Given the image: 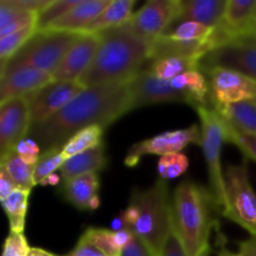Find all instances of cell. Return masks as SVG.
<instances>
[{"instance_id":"cell-1","label":"cell","mask_w":256,"mask_h":256,"mask_svg":"<svg viewBox=\"0 0 256 256\" xmlns=\"http://www.w3.org/2000/svg\"><path fill=\"white\" fill-rule=\"evenodd\" d=\"M132 112L129 82L85 88L54 116L32 124L29 136L46 152L62 148L72 135L92 125L104 129Z\"/></svg>"},{"instance_id":"cell-2","label":"cell","mask_w":256,"mask_h":256,"mask_svg":"<svg viewBox=\"0 0 256 256\" xmlns=\"http://www.w3.org/2000/svg\"><path fill=\"white\" fill-rule=\"evenodd\" d=\"M99 35L100 44L94 60L79 79L84 88L129 82L149 62L152 40L138 34L130 22Z\"/></svg>"},{"instance_id":"cell-3","label":"cell","mask_w":256,"mask_h":256,"mask_svg":"<svg viewBox=\"0 0 256 256\" xmlns=\"http://www.w3.org/2000/svg\"><path fill=\"white\" fill-rule=\"evenodd\" d=\"M214 210L218 206L210 190L192 180H184L175 189L172 225L188 256L210 252L209 240L215 226Z\"/></svg>"},{"instance_id":"cell-4","label":"cell","mask_w":256,"mask_h":256,"mask_svg":"<svg viewBox=\"0 0 256 256\" xmlns=\"http://www.w3.org/2000/svg\"><path fill=\"white\" fill-rule=\"evenodd\" d=\"M122 219L125 228L144 240L160 256L172 228V202H170L168 182L159 178L148 189L132 190Z\"/></svg>"},{"instance_id":"cell-5","label":"cell","mask_w":256,"mask_h":256,"mask_svg":"<svg viewBox=\"0 0 256 256\" xmlns=\"http://www.w3.org/2000/svg\"><path fill=\"white\" fill-rule=\"evenodd\" d=\"M82 34L58 30H36L32 39L0 69V75L22 68L54 74L68 50Z\"/></svg>"},{"instance_id":"cell-6","label":"cell","mask_w":256,"mask_h":256,"mask_svg":"<svg viewBox=\"0 0 256 256\" xmlns=\"http://www.w3.org/2000/svg\"><path fill=\"white\" fill-rule=\"evenodd\" d=\"M195 110L200 119L202 148L209 174V190L218 210L224 216L228 212L225 172L222 168V148L226 142L224 120L212 105H202Z\"/></svg>"},{"instance_id":"cell-7","label":"cell","mask_w":256,"mask_h":256,"mask_svg":"<svg viewBox=\"0 0 256 256\" xmlns=\"http://www.w3.org/2000/svg\"><path fill=\"white\" fill-rule=\"evenodd\" d=\"M225 186L228 196V220L256 235V192L249 179L246 162L230 165L225 170Z\"/></svg>"},{"instance_id":"cell-8","label":"cell","mask_w":256,"mask_h":256,"mask_svg":"<svg viewBox=\"0 0 256 256\" xmlns=\"http://www.w3.org/2000/svg\"><path fill=\"white\" fill-rule=\"evenodd\" d=\"M228 69L256 82V39L250 34L229 40L210 50L200 60L202 72L210 69Z\"/></svg>"},{"instance_id":"cell-9","label":"cell","mask_w":256,"mask_h":256,"mask_svg":"<svg viewBox=\"0 0 256 256\" xmlns=\"http://www.w3.org/2000/svg\"><path fill=\"white\" fill-rule=\"evenodd\" d=\"M189 145H200L202 146V130L198 124L185 129L172 130L158 134L149 139L135 142L129 148L124 162L126 166L132 168L139 164L142 158L146 155H164L180 152Z\"/></svg>"},{"instance_id":"cell-10","label":"cell","mask_w":256,"mask_h":256,"mask_svg":"<svg viewBox=\"0 0 256 256\" xmlns=\"http://www.w3.org/2000/svg\"><path fill=\"white\" fill-rule=\"evenodd\" d=\"M132 109L150 106L164 102H185L196 109V100L182 90L176 89L172 82L162 80L152 75L148 69L140 72L129 82Z\"/></svg>"},{"instance_id":"cell-11","label":"cell","mask_w":256,"mask_h":256,"mask_svg":"<svg viewBox=\"0 0 256 256\" xmlns=\"http://www.w3.org/2000/svg\"><path fill=\"white\" fill-rule=\"evenodd\" d=\"M210 88V105H226L245 100H256V82L228 69L204 72Z\"/></svg>"},{"instance_id":"cell-12","label":"cell","mask_w":256,"mask_h":256,"mask_svg":"<svg viewBox=\"0 0 256 256\" xmlns=\"http://www.w3.org/2000/svg\"><path fill=\"white\" fill-rule=\"evenodd\" d=\"M32 120L26 96L0 104V156L15 150L30 134Z\"/></svg>"},{"instance_id":"cell-13","label":"cell","mask_w":256,"mask_h":256,"mask_svg":"<svg viewBox=\"0 0 256 256\" xmlns=\"http://www.w3.org/2000/svg\"><path fill=\"white\" fill-rule=\"evenodd\" d=\"M84 89L79 82H52L28 95L32 124L42 122L54 116Z\"/></svg>"},{"instance_id":"cell-14","label":"cell","mask_w":256,"mask_h":256,"mask_svg":"<svg viewBox=\"0 0 256 256\" xmlns=\"http://www.w3.org/2000/svg\"><path fill=\"white\" fill-rule=\"evenodd\" d=\"M180 10V0H149L130 19L132 29L142 38L154 40L174 25Z\"/></svg>"},{"instance_id":"cell-15","label":"cell","mask_w":256,"mask_h":256,"mask_svg":"<svg viewBox=\"0 0 256 256\" xmlns=\"http://www.w3.org/2000/svg\"><path fill=\"white\" fill-rule=\"evenodd\" d=\"M99 44V34L80 35L52 74L54 82H79L92 65Z\"/></svg>"},{"instance_id":"cell-16","label":"cell","mask_w":256,"mask_h":256,"mask_svg":"<svg viewBox=\"0 0 256 256\" xmlns=\"http://www.w3.org/2000/svg\"><path fill=\"white\" fill-rule=\"evenodd\" d=\"M54 82L52 74L22 68L0 75V104L15 98L28 96Z\"/></svg>"},{"instance_id":"cell-17","label":"cell","mask_w":256,"mask_h":256,"mask_svg":"<svg viewBox=\"0 0 256 256\" xmlns=\"http://www.w3.org/2000/svg\"><path fill=\"white\" fill-rule=\"evenodd\" d=\"M228 0H180V10L174 25L195 22L208 28H216L224 22Z\"/></svg>"},{"instance_id":"cell-18","label":"cell","mask_w":256,"mask_h":256,"mask_svg":"<svg viewBox=\"0 0 256 256\" xmlns=\"http://www.w3.org/2000/svg\"><path fill=\"white\" fill-rule=\"evenodd\" d=\"M212 49V42H182L162 34L152 40L149 62L166 58H188V59H202Z\"/></svg>"},{"instance_id":"cell-19","label":"cell","mask_w":256,"mask_h":256,"mask_svg":"<svg viewBox=\"0 0 256 256\" xmlns=\"http://www.w3.org/2000/svg\"><path fill=\"white\" fill-rule=\"evenodd\" d=\"M112 0H82L79 5L46 28L48 30L84 34ZM44 29V30H46Z\"/></svg>"},{"instance_id":"cell-20","label":"cell","mask_w":256,"mask_h":256,"mask_svg":"<svg viewBox=\"0 0 256 256\" xmlns=\"http://www.w3.org/2000/svg\"><path fill=\"white\" fill-rule=\"evenodd\" d=\"M99 186L98 174H86L62 182V194L78 210H96L100 205Z\"/></svg>"},{"instance_id":"cell-21","label":"cell","mask_w":256,"mask_h":256,"mask_svg":"<svg viewBox=\"0 0 256 256\" xmlns=\"http://www.w3.org/2000/svg\"><path fill=\"white\" fill-rule=\"evenodd\" d=\"M256 22V0H228L222 29L230 38L235 39L249 34L250 28Z\"/></svg>"},{"instance_id":"cell-22","label":"cell","mask_w":256,"mask_h":256,"mask_svg":"<svg viewBox=\"0 0 256 256\" xmlns=\"http://www.w3.org/2000/svg\"><path fill=\"white\" fill-rule=\"evenodd\" d=\"M108 158L104 144L65 160L60 169L62 182L86 174H98L106 168Z\"/></svg>"},{"instance_id":"cell-23","label":"cell","mask_w":256,"mask_h":256,"mask_svg":"<svg viewBox=\"0 0 256 256\" xmlns=\"http://www.w3.org/2000/svg\"><path fill=\"white\" fill-rule=\"evenodd\" d=\"M212 106L235 130L256 136V100Z\"/></svg>"},{"instance_id":"cell-24","label":"cell","mask_w":256,"mask_h":256,"mask_svg":"<svg viewBox=\"0 0 256 256\" xmlns=\"http://www.w3.org/2000/svg\"><path fill=\"white\" fill-rule=\"evenodd\" d=\"M135 0H112L99 18L88 28L84 34H100L122 26L130 22L134 15Z\"/></svg>"},{"instance_id":"cell-25","label":"cell","mask_w":256,"mask_h":256,"mask_svg":"<svg viewBox=\"0 0 256 256\" xmlns=\"http://www.w3.org/2000/svg\"><path fill=\"white\" fill-rule=\"evenodd\" d=\"M30 26L38 28V14L19 9L10 0H0V38Z\"/></svg>"},{"instance_id":"cell-26","label":"cell","mask_w":256,"mask_h":256,"mask_svg":"<svg viewBox=\"0 0 256 256\" xmlns=\"http://www.w3.org/2000/svg\"><path fill=\"white\" fill-rule=\"evenodd\" d=\"M30 192V190L16 189L6 199L2 200L9 222L10 232H24Z\"/></svg>"},{"instance_id":"cell-27","label":"cell","mask_w":256,"mask_h":256,"mask_svg":"<svg viewBox=\"0 0 256 256\" xmlns=\"http://www.w3.org/2000/svg\"><path fill=\"white\" fill-rule=\"evenodd\" d=\"M0 168H4L19 189L30 190L35 186V165L26 164L15 150L0 156Z\"/></svg>"},{"instance_id":"cell-28","label":"cell","mask_w":256,"mask_h":256,"mask_svg":"<svg viewBox=\"0 0 256 256\" xmlns=\"http://www.w3.org/2000/svg\"><path fill=\"white\" fill-rule=\"evenodd\" d=\"M104 132L105 129L100 125H92V126L85 128L72 135L69 142L62 148V152L65 159L68 160L75 155L82 154V152L102 145Z\"/></svg>"},{"instance_id":"cell-29","label":"cell","mask_w":256,"mask_h":256,"mask_svg":"<svg viewBox=\"0 0 256 256\" xmlns=\"http://www.w3.org/2000/svg\"><path fill=\"white\" fill-rule=\"evenodd\" d=\"M200 59H188V58H166V59L155 60L149 62L146 68L152 75L162 80L175 79L179 75L190 70L199 69Z\"/></svg>"},{"instance_id":"cell-30","label":"cell","mask_w":256,"mask_h":256,"mask_svg":"<svg viewBox=\"0 0 256 256\" xmlns=\"http://www.w3.org/2000/svg\"><path fill=\"white\" fill-rule=\"evenodd\" d=\"M65 158L62 152V148H54L42 152V156L35 164L34 180L35 185H45L50 175L60 172L65 162Z\"/></svg>"},{"instance_id":"cell-31","label":"cell","mask_w":256,"mask_h":256,"mask_svg":"<svg viewBox=\"0 0 256 256\" xmlns=\"http://www.w3.org/2000/svg\"><path fill=\"white\" fill-rule=\"evenodd\" d=\"M36 30V26H30L0 38V69L4 68L8 62L32 39Z\"/></svg>"},{"instance_id":"cell-32","label":"cell","mask_w":256,"mask_h":256,"mask_svg":"<svg viewBox=\"0 0 256 256\" xmlns=\"http://www.w3.org/2000/svg\"><path fill=\"white\" fill-rule=\"evenodd\" d=\"M214 29L199 24V22H179L172 29L168 30L165 35L175 40H182V42H206L214 32Z\"/></svg>"},{"instance_id":"cell-33","label":"cell","mask_w":256,"mask_h":256,"mask_svg":"<svg viewBox=\"0 0 256 256\" xmlns=\"http://www.w3.org/2000/svg\"><path fill=\"white\" fill-rule=\"evenodd\" d=\"M189 169V159L182 152H172L164 155L158 162V172L160 179L172 180L182 176Z\"/></svg>"},{"instance_id":"cell-34","label":"cell","mask_w":256,"mask_h":256,"mask_svg":"<svg viewBox=\"0 0 256 256\" xmlns=\"http://www.w3.org/2000/svg\"><path fill=\"white\" fill-rule=\"evenodd\" d=\"M82 0H52L49 5L38 15V30L46 29L49 25L72 12Z\"/></svg>"},{"instance_id":"cell-35","label":"cell","mask_w":256,"mask_h":256,"mask_svg":"<svg viewBox=\"0 0 256 256\" xmlns=\"http://www.w3.org/2000/svg\"><path fill=\"white\" fill-rule=\"evenodd\" d=\"M224 124H225V138H226V142H230L232 144L236 145L248 159L252 160V162H256V136L255 135H249V134H244V132H238V130H235L234 128L230 126L225 120H224Z\"/></svg>"},{"instance_id":"cell-36","label":"cell","mask_w":256,"mask_h":256,"mask_svg":"<svg viewBox=\"0 0 256 256\" xmlns=\"http://www.w3.org/2000/svg\"><path fill=\"white\" fill-rule=\"evenodd\" d=\"M82 234L106 256H120V250L112 242V230L102 228H88Z\"/></svg>"},{"instance_id":"cell-37","label":"cell","mask_w":256,"mask_h":256,"mask_svg":"<svg viewBox=\"0 0 256 256\" xmlns=\"http://www.w3.org/2000/svg\"><path fill=\"white\" fill-rule=\"evenodd\" d=\"M29 249L24 232H9L5 239L2 256H26Z\"/></svg>"},{"instance_id":"cell-38","label":"cell","mask_w":256,"mask_h":256,"mask_svg":"<svg viewBox=\"0 0 256 256\" xmlns=\"http://www.w3.org/2000/svg\"><path fill=\"white\" fill-rule=\"evenodd\" d=\"M15 152H16V154L19 155L26 164L30 165L36 164L38 160L40 159V156H42V148H40L39 144L30 136L22 140V142L16 145V148H15Z\"/></svg>"},{"instance_id":"cell-39","label":"cell","mask_w":256,"mask_h":256,"mask_svg":"<svg viewBox=\"0 0 256 256\" xmlns=\"http://www.w3.org/2000/svg\"><path fill=\"white\" fill-rule=\"evenodd\" d=\"M160 256H188L179 236H178L176 232H175L174 225H172V230H170L169 235H168L166 240H165V244L162 246ZM202 256H210V252H206V254Z\"/></svg>"},{"instance_id":"cell-40","label":"cell","mask_w":256,"mask_h":256,"mask_svg":"<svg viewBox=\"0 0 256 256\" xmlns=\"http://www.w3.org/2000/svg\"><path fill=\"white\" fill-rule=\"evenodd\" d=\"M120 256H158L149 248V245L135 235L130 244L122 249Z\"/></svg>"},{"instance_id":"cell-41","label":"cell","mask_w":256,"mask_h":256,"mask_svg":"<svg viewBox=\"0 0 256 256\" xmlns=\"http://www.w3.org/2000/svg\"><path fill=\"white\" fill-rule=\"evenodd\" d=\"M66 256H106L100 249H98L84 234L79 238L74 249Z\"/></svg>"},{"instance_id":"cell-42","label":"cell","mask_w":256,"mask_h":256,"mask_svg":"<svg viewBox=\"0 0 256 256\" xmlns=\"http://www.w3.org/2000/svg\"><path fill=\"white\" fill-rule=\"evenodd\" d=\"M16 189H19V188L16 186L12 176L8 174V172L4 168H0V199H6Z\"/></svg>"},{"instance_id":"cell-43","label":"cell","mask_w":256,"mask_h":256,"mask_svg":"<svg viewBox=\"0 0 256 256\" xmlns=\"http://www.w3.org/2000/svg\"><path fill=\"white\" fill-rule=\"evenodd\" d=\"M134 236V232L130 229H128V228H122L120 230H112V242H114L115 246L120 252H122V249L130 244V242H132Z\"/></svg>"},{"instance_id":"cell-44","label":"cell","mask_w":256,"mask_h":256,"mask_svg":"<svg viewBox=\"0 0 256 256\" xmlns=\"http://www.w3.org/2000/svg\"><path fill=\"white\" fill-rule=\"evenodd\" d=\"M238 256H256V235H250L249 239L239 242Z\"/></svg>"},{"instance_id":"cell-45","label":"cell","mask_w":256,"mask_h":256,"mask_svg":"<svg viewBox=\"0 0 256 256\" xmlns=\"http://www.w3.org/2000/svg\"><path fill=\"white\" fill-rule=\"evenodd\" d=\"M216 232H218V246H219L218 256H238V254H234V252H232L226 246H225V238L224 235L219 232L218 228H216Z\"/></svg>"},{"instance_id":"cell-46","label":"cell","mask_w":256,"mask_h":256,"mask_svg":"<svg viewBox=\"0 0 256 256\" xmlns=\"http://www.w3.org/2000/svg\"><path fill=\"white\" fill-rule=\"evenodd\" d=\"M26 256H59L55 255L52 252H48V250L42 249V248H30L29 252H28Z\"/></svg>"},{"instance_id":"cell-47","label":"cell","mask_w":256,"mask_h":256,"mask_svg":"<svg viewBox=\"0 0 256 256\" xmlns=\"http://www.w3.org/2000/svg\"><path fill=\"white\" fill-rule=\"evenodd\" d=\"M60 180H62V176H60V175H56V174H52V175H50L49 178H48V180H46V184L45 185H58L60 182Z\"/></svg>"},{"instance_id":"cell-48","label":"cell","mask_w":256,"mask_h":256,"mask_svg":"<svg viewBox=\"0 0 256 256\" xmlns=\"http://www.w3.org/2000/svg\"><path fill=\"white\" fill-rule=\"evenodd\" d=\"M249 34L252 35V36H254L255 39H256V22L254 25H252V28H250V30H249Z\"/></svg>"}]
</instances>
